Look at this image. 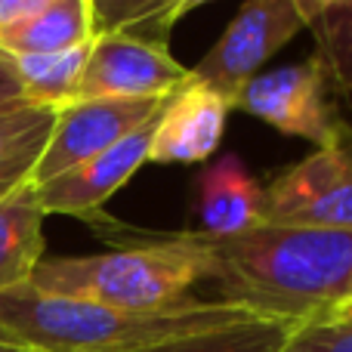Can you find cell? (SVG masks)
<instances>
[{
  "label": "cell",
  "instance_id": "obj_1",
  "mask_svg": "<svg viewBox=\"0 0 352 352\" xmlns=\"http://www.w3.org/2000/svg\"><path fill=\"white\" fill-rule=\"evenodd\" d=\"M207 263L217 300L263 318L309 322L328 316L352 278V232L266 223L235 235L188 232Z\"/></svg>",
  "mask_w": 352,
  "mask_h": 352
},
{
  "label": "cell",
  "instance_id": "obj_2",
  "mask_svg": "<svg viewBox=\"0 0 352 352\" xmlns=\"http://www.w3.org/2000/svg\"><path fill=\"white\" fill-rule=\"evenodd\" d=\"M250 316L254 312L217 297L133 312L19 285L0 294V343L25 352H130Z\"/></svg>",
  "mask_w": 352,
  "mask_h": 352
},
{
  "label": "cell",
  "instance_id": "obj_3",
  "mask_svg": "<svg viewBox=\"0 0 352 352\" xmlns=\"http://www.w3.org/2000/svg\"><path fill=\"white\" fill-rule=\"evenodd\" d=\"M201 281H207V263L188 232L136 229L133 241L105 254L41 260L28 285L56 297L152 312L192 300V287Z\"/></svg>",
  "mask_w": 352,
  "mask_h": 352
},
{
  "label": "cell",
  "instance_id": "obj_4",
  "mask_svg": "<svg viewBox=\"0 0 352 352\" xmlns=\"http://www.w3.org/2000/svg\"><path fill=\"white\" fill-rule=\"evenodd\" d=\"M263 219L278 226L352 232V127L334 136L291 170L275 176L263 195Z\"/></svg>",
  "mask_w": 352,
  "mask_h": 352
},
{
  "label": "cell",
  "instance_id": "obj_5",
  "mask_svg": "<svg viewBox=\"0 0 352 352\" xmlns=\"http://www.w3.org/2000/svg\"><path fill=\"white\" fill-rule=\"evenodd\" d=\"M303 28L306 22L294 0H244L223 37L198 65L188 68V74L192 80L219 93L232 109L244 84L256 78L260 68Z\"/></svg>",
  "mask_w": 352,
  "mask_h": 352
},
{
  "label": "cell",
  "instance_id": "obj_6",
  "mask_svg": "<svg viewBox=\"0 0 352 352\" xmlns=\"http://www.w3.org/2000/svg\"><path fill=\"white\" fill-rule=\"evenodd\" d=\"M232 109H241L278 133L303 136L316 146H324L340 124L328 102V72L322 59L260 72L244 84Z\"/></svg>",
  "mask_w": 352,
  "mask_h": 352
},
{
  "label": "cell",
  "instance_id": "obj_7",
  "mask_svg": "<svg viewBox=\"0 0 352 352\" xmlns=\"http://www.w3.org/2000/svg\"><path fill=\"white\" fill-rule=\"evenodd\" d=\"M170 96H148V99H78L59 109L56 127L34 167L31 182L56 179L59 173L90 161L93 155L111 148L127 133L152 121Z\"/></svg>",
  "mask_w": 352,
  "mask_h": 352
},
{
  "label": "cell",
  "instance_id": "obj_8",
  "mask_svg": "<svg viewBox=\"0 0 352 352\" xmlns=\"http://www.w3.org/2000/svg\"><path fill=\"white\" fill-rule=\"evenodd\" d=\"M188 84V68L167 47L133 34L93 37L74 99H148L173 96Z\"/></svg>",
  "mask_w": 352,
  "mask_h": 352
},
{
  "label": "cell",
  "instance_id": "obj_9",
  "mask_svg": "<svg viewBox=\"0 0 352 352\" xmlns=\"http://www.w3.org/2000/svg\"><path fill=\"white\" fill-rule=\"evenodd\" d=\"M158 115H155L152 121H146L142 127H136L133 133H127L111 148L93 155L90 161L59 173L50 182L34 186L43 213H47V217L50 213H59V217H78V219L99 217L105 201H109L130 176H136V170H140L142 164H148V148H152Z\"/></svg>",
  "mask_w": 352,
  "mask_h": 352
},
{
  "label": "cell",
  "instance_id": "obj_10",
  "mask_svg": "<svg viewBox=\"0 0 352 352\" xmlns=\"http://www.w3.org/2000/svg\"><path fill=\"white\" fill-rule=\"evenodd\" d=\"M229 102L210 87L192 80L179 87L161 109L148 161L155 164H201L219 148Z\"/></svg>",
  "mask_w": 352,
  "mask_h": 352
},
{
  "label": "cell",
  "instance_id": "obj_11",
  "mask_svg": "<svg viewBox=\"0 0 352 352\" xmlns=\"http://www.w3.org/2000/svg\"><path fill=\"white\" fill-rule=\"evenodd\" d=\"M263 195L266 186L244 170L241 158L223 155L198 176V213L201 232L207 235H235L263 223Z\"/></svg>",
  "mask_w": 352,
  "mask_h": 352
},
{
  "label": "cell",
  "instance_id": "obj_12",
  "mask_svg": "<svg viewBox=\"0 0 352 352\" xmlns=\"http://www.w3.org/2000/svg\"><path fill=\"white\" fill-rule=\"evenodd\" d=\"M43 219L34 182L0 201V294L28 285L43 260Z\"/></svg>",
  "mask_w": 352,
  "mask_h": 352
},
{
  "label": "cell",
  "instance_id": "obj_13",
  "mask_svg": "<svg viewBox=\"0 0 352 352\" xmlns=\"http://www.w3.org/2000/svg\"><path fill=\"white\" fill-rule=\"evenodd\" d=\"M56 118L59 109L34 102L0 111V201L31 182Z\"/></svg>",
  "mask_w": 352,
  "mask_h": 352
},
{
  "label": "cell",
  "instance_id": "obj_14",
  "mask_svg": "<svg viewBox=\"0 0 352 352\" xmlns=\"http://www.w3.org/2000/svg\"><path fill=\"white\" fill-rule=\"evenodd\" d=\"M93 41L90 3L87 0H56L34 19L0 34V50L6 56H43L62 53L78 43Z\"/></svg>",
  "mask_w": 352,
  "mask_h": 352
},
{
  "label": "cell",
  "instance_id": "obj_15",
  "mask_svg": "<svg viewBox=\"0 0 352 352\" xmlns=\"http://www.w3.org/2000/svg\"><path fill=\"white\" fill-rule=\"evenodd\" d=\"M297 324L300 322L250 316L241 322L195 331V334H182L173 340L148 343V346L130 352H278Z\"/></svg>",
  "mask_w": 352,
  "mask_h": 352
},
{
  "label": "cell",
  "instance_id": "obj_16",
  "mask_svg": "<svg viewBox=\"0 0 352 352\" xmlns=\"http://www.w3.org/2000/svg\"><path fill=\"white\" fill-rule=\"evenodd\" d=\"M90 43H78L62 53H43V56H12L16 62L19 80L25 87V96L34 105H53V109H65L74 99L80 72L90 56Z\"/></svg>",
  "mask_w": 352,
  "mask_h": 352
},
{
  "label": "cell",
  "instance_id": "obj_17",
  "mask_svg": "<svg viewBox=\"0 0 352 352\" xmlns=\"http://www.w3.org/2000/svg\"><path fill=\"white\" fill-rule=\"evenodd\" d=\"M87 3H90L93 37L133 34L167 47L179 0H87Z\"/></svg>",
  "mask_w": 352,
  "mask_h": 352
},
{
  "label": "cell",
  "instance_id": "obj_18",
  "mask_svg": "<svg viewBox=\"0 0 352 352\" xmlns=\"http://www.w3.org/2000/svg\"><path fill=\"white\" fill-rule=\"evenodd\" d=\"M278 352H352V322L337 316L300 322Z\"/></svg>",
  "mask_w": 352,
  "mask_h": 352
},
{
  "label": "cell",
  "instance_id": "obj_19",
  "mask_svg": "<svg viewBox=\"0 0 352 352\" xmlns=\"http://www.w3.org/2000/svg\"><path fill=\"white\" fill-rule=\"evenodd\" d=\"M25 102H28V96H25V87H22V80H19L16 62H12V56H6L3 50H0V111L19 109V105H25Z\"/></svg>",
  "mask_w": 352,
  "mask_h": 352
},
{
  "label": "cell",
  "instance_id": "obj_20",
  "mask_svg": "<svg viewBox=\"0 0 352 352\" xmlns=\"http://www.w3.org/2000/svg\"><path fill=\"white\" fill-rule=\"evenodd\" d=\"M53 3L56 0H0V34L34 19L37 12H43Z\"/></svg>",
  "mask_w": 352,
  "mask_h": 352
},
{
  "label": "cell",
  "instance_id": "obj_21",
  "mask_svg": "<svg viewBox=\"0 0 352 352\" xmlns=\"http://www.w3.org/2000/svg\"><path fill=\"white\" fill-rule=\"evenodd\" d=\"M352 0H294V6H297V12L303 16L306 25L318 22V19H324L328 12L340 10V6H349Z\"/></svg>",
  "mask_w": 352,
  "mask_h": 352
},
{
  "label": "cell",
  "instance_id": "obj_22",
  "mask_svg": "<svg viewBox=\"0 0 352 352\" xmlns=\"http://www.w3.org/2000/svg\"><path fill=\"white\" fill-rule=\"evenodd\" d=\"M204 3H210V0H179V3H176V22H179V19H186L188 12L198 10V6H204Z\"/></svg>",
  "mask_w": 352,
  "mask_h": 352
},
{
  "label": "cell",
  "instance_id": "obj_23",
  "mask_svg": "<svg viewBox=\"0 0 352 352\" xmlns=\"http://www.w3.org/2000/svg\"><path fill=\"white\" fill-rule=\"evenodd\" d=\"M328 316H337V318H346V322H352V303H340V306H334V309H331Z\"/></svg>",
  "mask_w": 352,
  "mask_h": 352
},
{
  "label": "cell",
  "instance_id": "obj_24",
  "mask_svg": "<svg viewBox=\"0 0 352 352\" xmlns=\"http://www.w3.org/2000/svg\"><path fill=\"white\" fill-rule=\"evenodd\" d=\"M340 303H352V278H349V287H346V297H343ZM340 303H337V306H340Z\"/></svg>",
  "mask_w": 352,
  "mask_h": 352
},
{
  "label": "cell",
  "instance_id": "obj_25",
  "mask_svg": "<svg viewBox=\"0 0 352 352\" xmlns=\"http://www.w3.org/2000/svg\"><path fill=\"white\" fill-rule=\"evenodd\" d=\"M0 352H25V349H16V346H3V343H0Z\"/></svg>",
  "mask_w": 352,
  "mask_h": 352
}]
</instances>
